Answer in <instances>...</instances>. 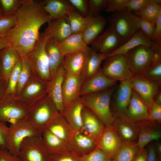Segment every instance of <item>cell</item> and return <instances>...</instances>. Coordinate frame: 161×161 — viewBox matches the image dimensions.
<instances>
[{"label":"cell","instance_id":"62","mask_svg":"<svg viewBox=\"0 0 161 161\" xmlns=\"http://www.w3.org/2000/svg\"><path fill=\"white\" fill-rule=\"evenodd\" d=\"M3 15L1 6L0 1V18L2 17Z\"/></svg>","mask_w":161,"mask_h":161},{"label":"cell","instance_id":"40","mask_svg":"<svg viewBox=\"0 0 161 161\" xmlns=\"http://www.w3.org/2000/svg\"><path fill=\"white\" fill-rule=\"evenodd\" d=\"M127 15L134 22L145 35L152 40L155 24L125 10Z\"/></svg>","mask_w":161,"mask_h":161},{"label":"cell","instance_id":"31","mask_svg":"<svg viewBox=\"0 0 161 161\" xmlns=\"http://www.w3.org/2000/svg\"><path fill=\"white\" fill-rule=\"evenodd\" d=\"M41 136L44 146L49 154L66 151L72 152L68 143L54 135L47 129L42 132Z\"/></svg>","mask_w":161,"mask_h":161},{"label":"cell","instance_id":"18","mask_svg":"<svg viewBox=\"0 0 161 161\" xmlns=\"http://www.w3.org/2000/svg\"><path fill=\"white\" fill-rule=\"evenodd\" d=\"M65 78V72L62 65L52 76L48 83L47 95L52 99L61 113L64 108L62 88Z\"/></svg>","mask_w":161,"mask_h":161},{"label":"cell","instance_id":"19","mask_svg":"<svg viewBox=\"0 0 161 161\" xmlns=\"http://www.w3.org/2000/svg\"><path fill=\"white\" fill-rule=\"evenodd\" d=\"M148 106L132 90L130 100L124 117L135 123L148 120Z\"/></svg>","mask_w":161,"mask_h":161},{"label":"cell","instance_id":"13","mask_svg":"<svg viewBox=\"0 0 161 161\" xmlns=\"http://www.w3.org/2000/svg\"><path fill=\"white\" fill-rule=\"evenodd\" d=\"M132 78L120 82L112 95L113 114L115 117H123L125 116L132 95Z\"/></svg>","mask_w":161,"mask_h":161},{"label":"cell","instance_id":"52","mask_svg":"<svg viewBox=\"0 0 161 161\" xmlns=\"http://www.w3.org/2000/svg\"><path fill=\"white\" fill-rule=\"evenodd\" d=\"M152 40L157 45L161 46V13L159 15L155 23Z\"/></svg>","mask_w":161,"mask_h":161},{"label":"cell","instance_id":"34","mask_svg":"<svg viewBox=\"0 0 161 161\" xmlns=\"http://www.w3.org/2000/svg\"><path fill=\"white\" fill-rule=\"evenodd\" d=\"M138 131V140L137 145L141 150L150 142L158 140L161 137L160 130L150 125L142 124L140 121L135 122Z\"/></svg>","mask_w":161,"mask_h":161},{"label":"cell","instance_id":"1","mask_svg":"<svg viewBox=\"0 0 161 161\" xmlns=\"http://www.w3.org/2000/svg\"><path fill=\"white\" fill-rule=\"evenodd\" d=\"M45 1L25 0L15 15V25L4 37L21 57H26L33 48L41 27L52 19L45 10Z\"/></svg>","mask_w":161,"mask_h":161},{"label":"cell","instance_id":"59","mask_svg":"<svg viewBox=\"0 0 161 161\" xmlns=\"http://www.w3.org/2000/svg\"><path fill=\"white\" fill-rule=\"evenodd\" d=\"M157 154L159 160H161V144L159 141H157L154 146Z\"/></svg>","mask_w":161,"mask_h":161},{"label":"cell","instance_id":"45","mask_svg":"<svg viewBox=\"0 0 161 161\" xmlns=\"http://www.w3.org/2000/svg\"><path fill=\"white\" fill-rule=\"evenodd\" d=\"M89 16L97 17L100 16L101 12L105 10L108 0H89Z\"/></svg>","mask_w":161,"mask_h":161},{"label":"cell","instance_id":"38","mask_svg":"<svg viewBox=\"0 0 161 161\" xmlns=\"http://www.w3.org/2000/svg\"><path fill=\"white\" fill-rule=\"evenodd\" d=\"M140 150L137 143L123 142L121 148L112 161H132Z\"/></svg>","mask_w":161,"mask_h":161},{"label":"cell","instance_id":"58","mask_svg":"<svg viewBox=\"0 0 161 161\" xmlns=\"http://www.w3.org/2000/svg\"><path fill=\"white\" fill-rule=\"evenodd\" d=\"M9 45L8 41L5 37H0V51Z\"/></svg>","mask_w":161,"mask_h":161},{"label":"cell","instance_id":"35","mask_svg":"<svg viewBox=\"0 0 161 161\" xmlns=\"http://www.w3.org/2000/svg\"><path fill=\"white\" fill-rule=\"evenodd\" d=\"M58 43L54 39L49 38L45 45V49L49 61L51 76L62 65L64 57L58 48Z\"/></svg>","mask_w":161,"mask_h":161},{"label":"cell","instance_id":"2","mask_svg":"<svg viewBox=\"0 0 161 161\" xmlns=\"http://www.w3.org/2000/svg\"><path fill=\"white\" fill-rule=\"evenodd\" d=\"M116 87V85L101 92L80 96L84 106L94 113L105 126H113L115 119L110 104Z\"/></svg>","mask_w":161,"mask_h":161},{"label":"cell","instance_id":"17","mask_svg":"<svg viewBox=\"0 0 161 161\" xmlns=\"http://www.w3.org/2000/svg\"><path fill=\"white\" fill-rule=\"evenodd\" d=\"M117 83V81L105 75L101 68L95 75L84 82L81 88L80 96L103 91L116 85Z\"/></svg>","mask_w":161,"mask_h":161},{"label":"cell","instance_id":"57","mask_svg":"<svg viewBox=\"0 0 161 161\" xmlns=\"http://www.w3.org/2000/svg\"><path fill=\"white\" fill-rule=\"evenodd\" d=\"M7 84L3 79H0V100L5 94Z\"/></svg>","mask_w":161,"mask_h":161},{"label":"cell","instance_id":"46","mask_svg":"<svg viewBox=\"0 0 161 161\" xmlns=\"http://www.w3.org/2000/svg\"><path fill=\"white\" fill-rule=\"evenodd\" d=\"M16 21V16H3L0 18V37H4L13 27Z\"/></svg>","mask_w":161,"mask_h":161},{"label":"cell","instance_id":"5","mask_svg":"<svg viewBox=\"0 0 161 161\" xmlns=\"http://www.w3.org/2000/svg\"><path fill=\"white\" fill-rule=\"evenodd\" d=\"M58 112L52 99L47 95L30 107L27 119L41 134Z\"/></svg>","mask_w":161,"mask_h":161},{"label":"cell","instance_id":"20","mask_svg":"<svg viewBox=\"0 0 161 161\" xmlns=\"http://www.w3.org/2000/svg\"><path fill=\"white\" fill-rule=\"evenodd\" d=\"M44 32L49 38H52L58 43L72 34L67 16L52 19Z\"/></svg>","mask_w":161,"mask_h":161},{"label":"cell","instance_id":"11","mask_svg":"<svg viewBox=\"0 0 161 161\" xmlns=\"http://www.w3.org/2000/svg\"><path fill=\"white\" fill-rule=\"evenodd\" d=\"M110 26L124 43L140 30L125 10L114 12L109 18Z\"/></svg>","mask_w":161,"mask_h":161},{"label":"cell","instance_id":"28","mask_svg":"<svg viewBox=\"0 0 161 161\" xmlns=\"http://www.w3.org/2000/svg\"><path fill=\"white\" fill-rule=\"evenodd\" d=\"M113 126L116 129L122 141L136 143L138 138V131L136 125L125 117H115Z\"/></svg>","mask_w":161,"mask_h":161},{"label":"cell","instance_id":"48","mask_svg":"<svg viewBox=\"0 0 161 161\" xmlns=\"http://www.w3.org/2000/svg\"><path fill=\"white\" fill-rule=\"evenodd\" d=\"M74 7L76 10L80 14L85 17L89 15L88 0H69Z\"/></svg>","mask_w":161,"mask_h":161},{"label":"cell","instance_id":"25","mask_svg":"<svg viewBox=\"0 0 161 161\" xmlns=\"http://www.w3.org/2000/svg\"><path fill=\"white\" fill-rule=\"evenodd\" d=\"M85 51L71 53L64 56L62 66L66 77L81 75L84 62Z\"/></svg>","mask_w":161,"mask_h":161},{"label":"cell","instance_id":"7","mask_svg":"<svg viewBox=\"0 0 161 161\" xmlns=\"http://www.w3.org/2000/svg\"><path fill=\"white\" fill-rule=\"evenodd\" d=\"M29 109L18 97L5 94L0 100V121L12 124L27 119Z\"/></svg>","mask_w":161,"mask_h":161},{"label":"cell","instance_id":"53","mask_svg":"<svg viewBox=\"0 0 161 161\" xmlns=\"http://www.w3.org/2000/svg\"><path fill=\"white\" fill-rule=\"evenodd\" d=\"M0 161H22L18 156L10 154L6 149L0 148Z\"/></svg>","mask_w":161,"mask_h":161},{"label":"cell","instance_id":"15","mask_svg":"<svg viewBox=\"0 0 161 161\" xmlns=\"http://www.w3.org/2000/svg\"><path fill=\"white\" fill-rule=\"evenodd\" d=\"M123 141L113 126H105L97 147L112 160L120 148Z\"/></svg>","mask_w":161,"mask_h":161},{"label":"cell","instance_id":"26","mask_svg":"<svg viewBox=\"0 0 161 161\" xmlns=\"http://www.w3.org/2000/svg\"><path fill=\"white\" fill-rule=\"evenodd\" d=\"M69 144L72 151L80 157L97 147L91 139L80 131H74Z\"/></svg>","mask_w":161,"mask_h":161},{"label":"cell","instance_id":"37","mask_svg":"<svg viewBox=\"0 0 161 161\" xmlns=\"http://www.w3.org/2000/svg\"><path fill=\"white\" fill-rule=\"evenodd\" d=\"M21 58L22 66L15 94V96L17 97L20 95L24 85L34 74L27 57Z\"/></svg>","mask_w":161,"mask_h":161},{"label":"cell","instance_id":"50","mask_svg":"<svg viewBox=\"0 0 161 161\" xmlns=\"http://www.w3.org/2000/svg\"><path fill=\"white\" fill-rule=\"evenodd\" d=\"M151 2V0H129L126 10L131 12L142 10Z\"/></svg>","mask_w":161,"mask_h":161},{"label":"cell","instance_id":"14","mask_svg":"<svg viewBox=\"0 0 161 161\" xmlns=\"http://www.w3.org/2000/svg\"><path fill=\"white\" fill-rule=\"evenodd\" d=\"M124 43L109 26L91 44V47L97 52L106 55L115 50Z\"/></svg>","mask_w":161,"mask_h":161},{"label":"cell","instance_id":"27","mask_svg":"<svg viewBox=\"0 0 161 161\" xmlns=\"http://www.w3.org/2000/svg\"><path fill=\"white\" fill-rule=\"evenodd\" d=\"M156 44L140 30L115 50L106 55L104 59L108 57L126 54L131 49L140 45H145L154 47Z\"/></svg>","mask_w":161,"mask_h":161},{"label":"cell","instance_id":"9","mask_svg":"<svg viewBox=\"0 0 161 161\" xmlns=\"http://www.w3.org/2000/svg\"><path fill=\"white\" fill-rule=\"evenodd\" d=\"M104 60L101 70L109 78L121 82L133 77L127 64L126 54L108 57Z\"/></svg>","mask_w":161,"mask_h":161},{"label":"cell","instance_id":"21","mask_svg":"<svg viewBox=\"0 0 161 161\" xmlns=\"http://www.w3.org/2000/svg\"><path fill=\"white\" fill-rule=\"evenodd\" d=\"M84 82L81 75L66 77L62 88V95L64 108L80 97L81 87Z\"/></svg>","mask_w":161,"mask_h":161},{"label":"cell","instance_id":"44","mask_svg":"<svg viewBox=\"0 0 161 161\" xmlns=\"http://www.w3.org/2000/svg\"><path fill=\"white\" fill-rule=\"evenodd\" d=\"M80 161H112L97 147L89 153L80 157Z\"/></svg>","mask_w":161,"mask_h":161},{"label":"cell","instance_id":"56","mask_svg":"<svg viewBox=\"0 0 161 161\" xmlns=\"http://www.w3.org/2000/svg\"><path fill=\"white\" fill-rule=\"evenodd\" d=\"M147 155L148 150L144 148L138 152L132 161H147Z\"/></svg>","mask_w":161,"mask_h":161},{"label":"cell","instance_id":"12","mask_svg":"<svg viewBox=\"0 0 161 161\" xmlns=\"http://www.w3.org/2000/svg\"><path fill=\"white\" fill-rule=\"evenodd\" d=\"M161 83L150 80L143 76H134L132 79V89L148 108L154 103L155 97L160 89Z\"/></svg>","mask_w":161,"mask_h":161},{"label":"cell","instance_id":"23","mask_svg":"<svg viewBox=\"0 0 161 161\" xmlns=\"http://www.w3.org/2000/svg\"><path fill=\"white\" fill-rule=\"evenodd\" d=\"M84 107L80 97L64 107L61 113L75 131H80L81 129Z\"/></svg>","mask_w":161,"mask_h":161},{"label":"cell","instance_id":"24","mask_svg":"<svg viewBox=\"0 0 161 161\" xmlns=\"http://www.w3.org/2000/svg\"><path fill=\"white\" fill-rule=\"evenodd\" d=\"M105 55L88 47L85 51L84 62L81 75L84 82L95 75L101 68L100 64Z\"/></svg>","mask_w":161,"mask_h":161},{"label":"cell","instance_id":"8","mask_svg":"<svg viewBox=\"0 0 161 161\" xmlns=\"http://www.w3.org/2000/svg\"><path fill=\"white\" fill-rule=\"evenodd\" d=\"M49 155L41 134L25 139L20 147L18 156L22 161H49Z\"/></svg>","mask_w":161,"mask_h":161},{"label":"cell","instance_id":"32","mask_svg":"<svg viewBox=\"0 0 161 161\" xmlns=\"http://www.w3.org/2000/svg\"><path fill=\"white\" fill-rule=\"evenodd\" d=\"M58 47L64 56L71 53L85 51L89 47L84 40L83 33L72 34L58 43Z\"/></svg>","mask_w":161,"mask_h":161},{"label":"cell","instance_id":"42","mask_svg":"<svg viewBox=\"0 0 161 161\" xmlns=\"http://www.w3.org/2000/svg\"><path fill=\"white\" fill-rule=\"evenodd\" d=\"M142 76L152 81L161 83V55L157 58Z\"/></svg>","mask_w":161,"mask_h":161},{"label":"cell","instance_id":"6","mask_svg":"<svg viewBox=\"0 0 161 161\" xmlns=\"http://www.w3.org/2000/svg\"><path fill=\"white\" fill-rule=\"evenodd\" d=\"M27 118L18 120L8 127L6 135V149L12 155L18 156L22 143L28 137L41 135Z\"/></svg>","mask_w":161,"mask_h":161},{"label":"cell","instance_id":"29","mask_svg":"<svg viewBox=\"0 0 161 161\" xmlns=\"http://www.w3.org/2000/svg\"><path fill=\"white\" fill-rule=\"evenodd\" d=\"M87 22L83 32V38L88 45L91 44L99 36L104 28L106 20L102 16L93 17L89 16Z\"/></svg>","mask_w":161,"mask_h":161},{"label":"cell","instance_id":"47","mask_svg":"<svg viewBox=\"0 0 161 161\" xmlns=\"http://www.w3.org/2000/svg\"><path fill=\"white\" fill-rule=\"evenodd\" d=\"M80 157L71 151L49 154V161H80Z\"/></svg>","mask_w":161,"mask_h":161},{"label":"cell","instance_id":"3","mask_svg":"<svg viewBox=\"0 0 161 161\" xmlns=\"http://www.w3.org/2000/svg\"><path fill=\"white\" fill-rule=\"evenodd\" d=\"M161 55V46L141 45L126 54L127 65L133 77L142 76L157 58Z\"/></svg>","mask_w":161,"mask_h":161},{"label":"cell","instance_id":"60","mask_svg":"<svg viewBox=\"0 0 161 161\" xmlns=\"http://www.w3.org/2000/svg\"><path fill=\"white\" fill-rule=\"evenodd\" d=\"M154 102L156 103L161 104V90L160 89L156 95Z\"/></svg>","mask_w":161,"mask_h":161},{"label":"cell","instance_id":"22","mask_svg":"<svg viewBox=\"0 0 161 161\" xmlns=\"http://www.w3.org/2000/svg\"><path fill=\"white\" fill-rule=\"evenodd\" d=\"M46 129L68 143L75 131L59 112L51 120Z\"/></svg>","mask_w":161,"mask_h":161},{"label":"cell","instance_id":"41","mask_svg":"<svg viewBox=\"0 0 161 161\" xmlns=\"http://www.w3.org/2000/svg\"><path fill=\"white\" fill-rule=\"evenodd\" d=\"M22 66L21 58L18 61L9 77L5 94L15 96L16 89Z\"/></svg>","mask_w":161,"mask_h":161},{"label":"cell","instance_id":"43","mask_svg":"<svg viewBox=\"0 0 161 161\" xmlns=\"http://www.w3.org/2000/svg\"><path fill=\"white\" fill-rule=\"evenodd\" d=\"M25 0H0L3 16L14 15Z\"/></svg>","mask_w":161,"mask_h":161},{"label":"cell","instance_id":"30","mask_svg":"<svg viewBox=\"0 0 161 161\" xmlns=\"http://www.w3.org/2000/svg\"><path fill=\"white\" fill-rule=\"evenodd\" d=\"M2 79L8 83L9 75L21 57L18 52L10 46L0 51Z\"/></svg>","mask_w":161,"mask_h":161},{"label":"cell","instance_id":"61","mask_svg":"<svg viewBox=\"0 0 161 161\" xmlns=\"http://www.w3.org/2000/svg\"><path fill=\"white\" fill-rule=\"evenodd\" d=\"M0 79H2L1 64V61L0 57Z\"/></svg>","mask_w":161,"mask_h":161},{"label":"cell","instance_id":"54","mask_svg":"<svg viewBox=\"0 0 161 161\" xmlns=\"http://www.w3.org/2000/svg\"><path fill=\"white\" fill-rule=\"evenodd\" d=\"M8 128L6 123L0 121V148L6 149V138Z\"/></svg>","mask_w":161,"mask_h":161},{"label":"cell","instance_id":"16","mask_svg":"<svg viewBox=\"0 0 161 161\" xmlns=\"http://www.w3.org/2000/svg\"><path fill=\"white\" fill-rule=\"evenodd\" d=\"M82 117L80 131L91 139L97 145L105 126L94 113L85 107L82 111Z\"/></svg>","mask_w":161,"mask_h":161},{"label":"cell","instance_id":"10","mask_svg":"<svg viewBox=\"0 0 161 161\" xmlns=\"http://www.w3.org/2000/svg\"><path fill=\"white\" fill-rule=\"evenodd\" d=\"M48 81L33 74L24 85L17 97L21 102L30 108L36 102L47 95Z\"/></svg>","mask_w":161,"mask_h":161},{"label":"cell","instance_id":"49","mask_svg":"<svg viewBox=\"0 0 161 161\" xmlns=\"http://www.w3.org/2000/svg\"><path fill=\"white\" fill-rule=\"evenodd\" d=\"M129 0H108L105 11L106 12H115L126 10Z\"/></svg>","mask_w":161,"mask_h":161},{"label":"cell","instance_id":"51","mask_svg":"<svg viewBox=\"0 0 161 161\" xmlns=\"http://www.w3.org/2000/svg\"><path fill=\"white\" fill-rule=\"evenodd\" d=\"M148 120L151 121L161 122V104L154 102L149 109Z\"/></svg>","mask_w":161,"mask_h":161},{"label":"cell","instance_id":"55","mask_svg":"<svg viewBox=\"0 0 161 161\" xmlns=\"http://www.w3.org/2000/svg\"><path fill=\"white\" fill-rule=\"evenodd\" d=\"M155 146H149L148 150L147 161H158Z\"/></svg>","mask_w":161,"mask_h":161},{"label":"cell","instance_id":"33","mask_svg":"<svg viewBox=\"0 0 161 161\" xmlns=\"http://www.w3.org/2000/svg\"><path fill=\"white\" fill-rule=\"evenodd\" d=\"M44 8L52 19L66 16L76 11L69 0H46Z\"/></svg>","mask_w":161,"mask_h":161},{"label":"cell","instance_id":"36","mask_svg":"<svg viewBox=\"0 0 161 161\" xmlns=\"http://www.w3.org/2000/svg\"><path fill=\"white\" fill-rule=\"evenodd\" d=\"M161 0H151V2L140 11L134 14L151 23H154L161 13Z\"/></svg>","mask_w":161,"mask_h":161},{"label":"cell","instance_id":"4","mask_svg":"<svg viewBox=\"0 0 161 161\" xmlns=\"http://www.w3.org/2000/svg\"><path fill=\"white\" fill-rule=\"evenodd\" d=\"M49 38L43 32L39 37L27 57L34 74L46 81L51 78L49 58L45 49L46 43Z\"/></svg>","mask_w":161,"mask_h":161},{"label":"cell","instance_id":"39","mask_svg":"<svg viewBox=\"0 0 161 161\" xmlns=\"http://www.w3.org/2000/svg\"><path fill=\"white\" fill-rule=\"evenodd\" d=\"M67 17L72 34L83 32L87 23V17L83 16L76 11L69 13Z\"/></svg>","mask_w":161,"mask_h":161}]
</instances>
